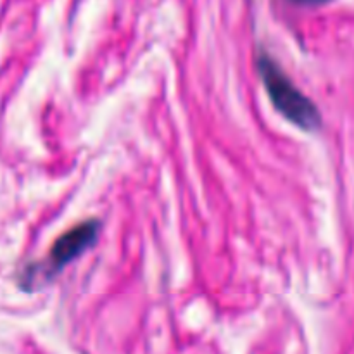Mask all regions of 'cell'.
<instances>
[{
  "label": "cell",
  "mask_w": 354,
  "mask_h": 354,
  "mask_svg": "<svg viewBox=\"0 0 354 354\" xmlns=\"http://www.w3.org/2000/svg\"><path fill=\"white\" fill-rule=\"evenodd\" d=\"M256 69H258L259 78L265 85L273 107L287 121L296 124L301 130L310 131V133L320 130L322 114L313 104V100L308 99L294 85L292 80L279 66V62L272 55L266 54V50H263V48L256 52Z\"/></svg>",
  "instance_id": "6da1fadb"
},
{
  "label": "cell",
  "mask_w": 354,
  "mask_h": 354,
  "mask_svg": "<svg viewBox=\"0 0 354 354\" xmlns=\"http://www.w3.org/2000/svg\"><path fill=\"white\" fill-rule=\"evenodd\" d=\"M99 232L100 221L95 218H90V220L83 221V223L76 225L71 230L62 234L54 242L44 263H37V265H30L28 268H24L23 286H31L38 279L50 280L52 277L57 275L64 266H68L78 256L93 248V244L99 239Z\"/></svg>",
  "instance_id": "7a4b0ae2"
},
{
  "label": "cell",
  "mask_w": 354,
  "mask_h": 354,
  "mask_svg": "<svg viewBox=\"0 0 354 354\" xmlns=\"http://www.w3.org/2000/svg\"><path fill=\"white\" fill-rule=\"evenodd\" d=\"M292 3H297V6H306V7H315V6H324V3H328L330 0H290Z\"/></svg>",
  "instance_id": "3957f363"
}]
</instances>
